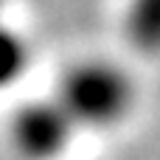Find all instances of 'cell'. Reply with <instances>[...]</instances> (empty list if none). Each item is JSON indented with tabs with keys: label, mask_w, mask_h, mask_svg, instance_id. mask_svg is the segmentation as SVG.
<instances>
[{
	"label": "cell",
	"mask_w": 160,
	"mask_h": 160,
	"mask_svg": "<svg viewBox=\"0 0 160 160\" xmlns=\"http://www.w3.org/2000/svg\"><path fill=\"white\" fill-rule=\"evenodd\" d=\"M53 96L79 132H104L129 121L138 107V82L115 59L84 56L65 68Z\"/></svg>",
	"instance_id": "1"
},
{
	"label": "cell",
	"mask_w": 160,
	"mask_h": 160,
	"mask_svg": "<svg viewBox=\"0 0 160 160\" xmlns=\"http://www.w3.org/2000/svg\"><path fill=\"white\" fill-rule=\"evenodd\" d=\"M76 132L56 96L20 104L8 121V143L20 160H62Z\"/></svg>",
	"instance_id": "2"
},
{
	"label": "cell",
	"mask_w": 160,
	"mask_h": 160,
	"mask_svg": "<svg viewBox=\"0 0 160 160\" xmlns=\"http://www.w3.org/2000/svg\"><path fill=\"white\" fill-rule=\"evenodd\" d=\"M121 28L138 53L160 56V0H124Z\"/></svg>",
	"instance_id": "3"
},
{
	"label": "cell",
	"mask_w": 160,
	"mask_h": 160,
	"mask_svg": "<svg viewBox=\"0 0 160 160\" xmlns=\"http://www.w3.org/2000/svg\"><path fill=\"white\" fill-rule=\"evenodd\" d=\"M31 68L28 37L0 17V93L17 87Z\"/></svg>",
	"instance_id": "4"
},
{
	"label": "cell",
	"mask_w": 160,
	"mask_h": 160,
	"mask_svg": "<svg viewBox=\"0 0 160 160\" xmlns=\"http://www.w3.org/2000/svg\"><path fill=\"white\" fill-rule=\"evenodd\" d=\"M3 11H6V0H0V17H3Z\"/></svg>",
	"instance_id": "5"
}]
</instances>
